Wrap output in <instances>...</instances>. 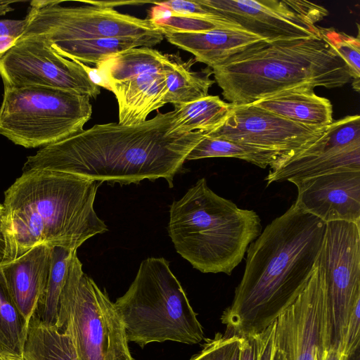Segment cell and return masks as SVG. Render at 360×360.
I'll use <instances>...</instances> for the list:
<instances>
[{
    "label": "cell",
    "mask_w": 360,
    "mask_h": 360,
    "mask_svg": "<svg viewBox=\"0 0 360 360\" xmlns=\"http://www.w3.org/2000/svg\"><path fill=\"white\" fill-rule=\"evenodd\" d=\"M0 360H5L0 356Z\"/></svg>",
    "instance_id": "obj_41"
},
{
    "label": "cell",
    "mask_w": 360,
    "mask_h": 360,
    "mask_svg": "<svg viewBox=\"0 0 360 360\" xmlns=\"http://www.w3.org/2000/svg\"><path fill=\"white\" fill-rule=\"evenodd\" d=\"M360 343V302H358L347 322L340 352L352 359L359 349Z\"/></svg>",
    "instance_id": "obj_31"
},
{
    "label": "cell",
    "mask_w": 360,
    "mask_h": 360,
    "mask_svg": "<svg viewBox=\"0 0 360 360\" xmlns=\"http://www.w3.org/2000/svg\"><path fill=\"white\" fill-rule=\"evenodd\" d=\"M316 264L326 284L330 348L340 351L349 316L360 302V224L326 223Z\"/></svg>",
    "instance_id": "obj_10"
},
{
    "label": "cell",
    "mask_w": 360,
    "mask_h": 360,
    "mask_svg": "<svg viewBox=\"0 0 360 360\" xmlns=\"http://www.w3.org/2000/svg\"><path fill=\"white\" fill-rule=\"evenodd\" d=\"M274 360H278V356L276 355V356H275Z\"/></svg>",
    "instance_id": "obj_40"
},
{
    "label": "cell",
    "mask_w": 360,
    "mask_h": 360,
    "mask_svg": "<svg viewBox=\"0 0 360 360\" xmlns=\"http://www.w3.org/2000/svg\"><path fill=\"white\" fill-rule=\"evenodd\" d=\"M164 75L167 86V103L174 105L187 103L208 95V91L215 82L210 79L212 70L207 68L193 71L194 58L184 60L177 54L165 53Z\"/></svg>",
    "instance_id": "obj_21"
},
{
    "label": "cell",
    "mask_w": 360,
    "mask_h": 360,
    "mask_svg": "<svg viewBox=\"0 0 360 360\" xmlns=\"http://www.w3.org/2000/svg\"><path fill=\"white\" fill-rule=\"evenodd\" d=\"M297 189L295 203L325 223L360 224V171L347 170L291 180Z\"/></svg>",
    "instance_id": "obj_16"
},
{
    "label": "cell",
    "mask_w": 360,
    "mask_h": 360,
    "mask_svg": "<svg viewBox=\"0 0 360 360\" xmlns=\"http://www.w3.org/2000/svg\"><path fill=\"white\" fill-rule=\"evenodd\" d=\"M155 4L167 8L173 15L204 17L214 16L208 13L198 0H171L164 2H155Z\"/></svg>",
    "instance_id": "obj_33"
},
{
    "label": "cell",
    "mask_w": 360,
    "mask_h": 360,
    "mask_svg": "<svg viewBox=\"0 0 360 360\" xmlns=\"http://www.w3.org/2000/svg\"><path fill=\"white\" fill-rule=\"evenodd\" d=\"M62 1H32L18 39L34 38L49 45L103 37H136L160 43L164 35L150 19L121 13L111 6H63Z\"/></svg>",
    "instance_id": "obj_9"
},
{
    "label": "cell",
    "mask_w": 360,
    "mask_h": 360,
    "mask_svg": "<svg viewBox=\"0 0 360 360\" xmlns=\"http://www.w3.org/2000/svg\"><path fill=\"white\" fill-rule=\"evenodd\" d=\"M75 251L62 247L52 248L45 295L41 304L35 312L39 319L49 326H55L56 323L60 295Z\"/></svg>",
    "instance_id": "obj_27"
},
{
    "label": "cell",
    "mask_w": 360,
    "mask_h": 360,
    "mask_svg": "<svg viewBox=\"0 0 360 360\" xmlns=\"http://www.w3.org/2000/svg\"><path fill=\"white\" fill-rule=\"evenodd\" d=\"M276 321L259 333L250 336L255 345V360H274Z\"/></svg>",
    "instance_id": "obj_32"
},
{
    "label": "cell",
    "mask_w": 360,
    "mask_h": 360,
    "mask_svg": "<svg viewBox=\"0 0 360 360\" xmlns=\"http://www.w3.org/2000/svg\"><path fill=\"white\" fill-rule=\"evenodd\" d=\"M91 114L90 98L74 91L4 87L0 134L25 148H42L84 129Z\"/></svg>",
    "instance_id": "obj_8"
},
{
    "label": "cell",
    "mask_w": 360,
    "mask_h": 360,
    "mask_svg": "<svg viewBox=\"0 0 360 360\" xmlns=\"http://www.w3.org/2000/svg\"><path fill=\"white\" fill-rule=\"evenodd\" d=\"M23 20H0V37H12L18 39L25 26Z\"/></svg>",
    "instance_id": "obj_34"
},
{
    "label": "cell",
    "mask_w": 360,
    "mask_h": 360,
    "mask_svg": "<svg viewBox=\"0 0 360 360\" xmlns=\"http://www.w3.org/2000/svg\"><path fill=\"white\" fill-rule=\"evenodd\" d=\"M99 183L51 170L22 172L4 193L3 262L40 245L77 250L107 231L94 210Z\"/></svg>",
    "instance_id": "obj_3"
},
{
    "label": "cell",
    "mask_w": 360,
    "mask_h": 360,
    "mask_svg": "<svg viewBox=\"0 0 360 360\" xmlns=\"http://www.w3.org/2000/svg\"><path fill=\"white\" fill-rule=\"evenodd\" d=\"M17 39L12 37H0V59L15 44Z\"/></svg>",
    "instance_id": "obj_38"
},
{
    "label": "cell",
    "mask_w": 360,
    "mask_h": 360,
    "mask_svg": "<svg viewBox=\"0 0 360 360\" xmlns=\"http://www.w3.org/2000/svg\"><path fill=\"white\" fill-rule=\"evenodd\" d=\"M325 229L295 202L266 226L249 245L243 276L221 316L226 333H259L295 302L316 268Z\"/></svg>",
    "instance_id": "obj_2"
},
{
    "label": "cell",
    "mask_w": 360,
    "mask_h": 360,
    "mask_svg": "<svg viewBox=\"0 0 360 360\" xmlns=\"http://www.w3.org/2000/svg\"><path fill=\"white\" fill-rule=\"evenodd\" d=\"M205 340L201 351L190 360H238L239 336L225 332Z\"/></svg>",
    "instance_id": "obj_30"
},
{
    "label": "cell",
    "mask_w": 360,
    "mask_h": 360,
    "mask_svg": "<svg viewBox=\"0 0 360 360\" xmlns=\"http://www.w3.org/2000/svg\"><path fill=\"white\" fill-rule=\"evenodd\" d=\"M360 171V117L348 115L333 121L300 149L270 167L266 186L274 182L347 171Z\"/></svg>",
    "instance_id": "obj_12"
},
{
    "label": "cell",
    "mask_w": 360,
    "mask_h": 360,
    "mask_svg": "<svg viewBox=\"0 0 360 360\" xmlns=\"http://www.w3.org/2000/svg\"><path fill=\"white\" fill-rule=\"evenodd\" d=\"M212 70L232 105L252 104L292 89L341 87L352 80L345 61L321 35L264 41Z\"/></svg>",
    "instance_id": "obj_4"
},
{
    "label": "cell",
    "mask_w": 360,
    "mask_h": 360,
    "mask_svg": "<svg viewBox=\"0 0 360 360\" xmlns=\"http://www.w3.org/2000/svg\"><path fill=\"white\" fill-rule=\"evenodd\" d=\"M231 105V103L222 101L218 96L211 95L193 102L174 105L176 120L171 133L210 131L227 117Z\"/></svg>",
    "instance_id": "obj_23"
},
{
    "label": "cell",
    "mask_w": 360,
    "mask_h": 360,
    "mask_svg": "<svg viewBox=\"0 0 360 360\" xmlns=\"http://www.w3.org/2000/svg\"><path fill=\"white\" fill-rule=\"evenodd\" d=\"M158 44L159 42L155 40L143 38L103 37L49 45L66 58L86 65H96L119 52L137 47H152Z\"/></svg>",
    "instance_id": "obj_22"
},
{
    "label": "cell",
    "mask_w": 360,
    "mask_h": 360,
    "mask_svg": "<svg viewBox=\"0 0 360 360\" xmlns=\"http://www.w3.org/2000/svg\"><path fill=\"white\" fill-rule=\"evenodd\" d=\"M29 323L11 296L0 272V356L5 360H23Z\"/></svg>",
    "instance_id": "obj_25"
},
{
    "label": "cell",
    "mask_w": 360,
    "mask_h": 360,
    "mask_svg": "<svg viewBox=\"0 0 360 360\" xmlns=\"http://www.w3.org/2000/svg\"><path fill=\"white\" fill-rule=\"evenodd\" d=\"M165 59V53L151 47L142 46L114 54L96 67L109 83L145 72H163Z\"/></svg>",
    "instance_id": "obj_24"
},
{
    "label": "cell",
    "mask_w": 360,
    "mask_h": 360,
    "mask_svg": "<svg viewBox=\"0 0 360 360\" xmlns=\"http://www.w3.org/2000/svg\"><path fill=\"white\" fill-rule=\"evenodd\" d=\"M114 303L128 342L142 348L167 340L193 345L204 338L197 314L163 257L143 260L127 292Z\"/></svg>",
    "instance_id": "obj_6"
},
{
    "label": "cell",
    "mask_w": 360,
    "mask_h": 360,
    "mask_svg": "<svg viewBox=\"0 0 360 360\" xmlns=\"http://www.w3.org/2000/svg\"><path fill=\"white\" fill-rule=\"evenodd\" d=\"M208 158H234L250 162L261 168L271 167L279 158L272 150L230 140L205 136L191 150L186 160Z\"/></svg>",
    "instance_id": "obj_26"
},
{
    "label": "cell",
    "mask_w": 360,
    "mask_h": 360,
    "mask_svg": "<svg viewBox=\"0 0 360 360\" xmlns=\"http://www.w3.org/2000/svg\"><path fill=\"white\" fill-rule=\"evenodd\" d=\"M175 120L172 110L134 125L95 124L41 148L27 158L22 170H51L121 184L162 178L172 187L187 155L204 136L199 131L171 133Z\"/></svg>",
    "instance_id": "obj_1"
},
{
    "label": "cell",
    "mask_w": 360,
    "mask_h": 360,
    "mask_svg": "<svg viewBox=\"0 0 360 360\" xmlns=\"http://www.w3.org/2000/svg\"><path fill=\"white\" fill-rule=\"evenodd\" d=\"M321 360H351L340 351L329 348L324 351Z\"/></svg>",
    "instance_id": "obj_37"
},
{
    "label": "cell",
    "mask_w": 360,
    "mask_h": 360,
    "mask_svg": "<svg viewBox=\"0 0 360 360\" xmlns=\"http://www.w3.org/2000/svg\"><path fill=\"white\" fill-rule=\"evenodd\" d=\"M108 84L117 101L120 124L143 122L150 112L167 104L164 72H145Z\"/></svg>",
    "instance_id": "obj_19"
},
{
    "label": "cell",
    "mask_w": 360,
    "mask_h": 360,
    "mask_svg": "<svg viewBox=\"0 0 360 360\" xmlns=\"http://www.w3.org/2000/svg\"><path fill=\"white\" fill-rule=\"evenodd\" d=\"M330 343L326 284L316 264L303 290L276 321V355L278 360H321Z\"/></svg>",
    "instance_id": "obj_13"
},
{
    "label": "cell",
    "mask_w": 360,
    "mask_h": 360,
    "mask_svg": "<svg viewBox=\"0 0 360 360\" xmlns=\"http://www.w3.org/2000/svg\"><path fill=\"white\" fill-rule=\"evenodd\" d=\"M255 345L251 337H240L238 360H255Z\"/></svg>",
    "instance_id": "obj_35"
},
{
    "label": "cell",
    "mask_w": 360,
    "mask_h": 360,
    "mask_svg": "<svg viewBox=\"0 0 360 360\" xmlns=\"http://www.w3.org/2000/svg\"><path fill=\"white\" fill-rule=\"evenodd\" d=\"M167 231L177 253L193 267L231 275L262 224L255 211L219 196L201 178L170 205Z\"/></svg>",
    "instance_id": "obj_5"
},
{
    "label": "cell",
    "mask_w": 360,
    "mask_h": 360,
    "mask_svg": "<svg viewBox=\"0 0 360 360\" xmlns=\"http://www.w3.org/2000/svg\"><path fill=\"white\" fill-rule=\"evenodd\" d=\"M163 32H202L217 29H240L238 25L218 16L178 15L155 22Z\"/></svg>",
    "instance_id": "obj_29"
},
{
    "label": "cell",
    "mask_w": 360,
    "mask_h": 360,
    "mask_svg": "<svg viewBox=\"0 0 360 360\" xmlns=\"http://www.w3.org/2000/svg\"><path fill=\"white\" fill-rule=\"evenodd\" d=\"M4 207L0 204V264L3 262L6 253V239L3 229Z\"/></svg>",
    "instance_id": "obj_36"
},
{
    "label": "cell",
    "mask_w": 360,
    "mask_h": 360,
    "mask_svg": "<svg viewBox=\"0 0 360 360\" xmlns=\"http://www.w3.org/2000/svg\"><path fill=\"white\" fill-rule=\"evenodd\" d=\"M52 248L40 245L0 264V272L14 302L29 323L41 304L51 266Z\"/></svg>",
    "instance_id": "obj_17"
},
{
    "label": "cell",
    "mask_w": 360,
    "mask_h": 360,
    "mask_svg": "<svg viewBox=\"0 0 360 360\" xmlns=\"http://www.w3.org/2000/svg\"><path fill=\"white\" fill-rule=\"evenodd\" d=\"M19 1H0V16L4 15L8 12L14 10L11 6L12 4L17 3Z\"/></svg>",
    "instance_id": "obj_39"
},
{
    "label": "cell",
    "mask_w": 360,
    "mask_h": 360,
    "mask_svg": "<svg viewBox=\"0 0 360 360\" xmlns=\"http://www.w3.org/2000/svg\"><path fill=\"white\" fill-rule=\"evenodd\" d=\"M356 37L336 31L333 27H321L319 34L347 65L352 78L353 89L359 91L360 87V38L359 26Z\"/></svg>",
    "instance_id": "obj_28"
},
{
    "label": "cell",
    "mask_w": 360,
    "mask_h": 360,
    "mask_svg": "<svg viewBox=\"0 0 360 360\" xmlns=\"http://www.w3.org/2000/svg\"><path fill=\"white\" fill-rule=\"evenodd\" d=\"M327 126L303 125L253 104L232 105L224 122L204 134L272 150L281 158L300 149Z\"/></svg>",
    "instance_id": "obj_15"
},
{
    "label": "cell",
    "mask_w": 360,
    "mask_h": 360,
    "mask_svg": "<svg viewBox=\"0 0 360 360\" xmlns=\"http://www.w3.org/2000/svg\"><path fill=\"white\" fill-rule=\"evenodd\" d=\"M55 326L66 333L76 360H134L122 319L105 290L72 255Z\"/></svg>",
    "instance_id": "obj_7"
},
{
    "label": "cell",
    "mask_w": 360,
    "mask_h": 360,
    "mask_svg": "<svg viewBox=\"0 0 360 360\" xmlns=\"http://www.w3.org/2000/svg\"><path fill=\"white\" fill-rule=\"evenodd\" d=\"M172 44L192 53L195 62L212 69L250 46L266 41L240 29H217L202 32H163Z\"/></svg>",
    "instance_id": "obj_18"
},
{
    "label": "cell",
    "mask_w": 360,
    "mask_h": 360,
    "mask_svg": "<svg viewBox=\"0 0 360 360\" xmlns=\"http://www.w3.org/2000/svg\"><path fill=\"white\" fill-rule=\"evenodd\" d=\"M0 77L4 87H51L94 98L101 93L80 62L59 55L46 42L34 38L18 39L2 56Z\"/></svg>",
    "instance_id": "obj_14"
},
{
    "label": "cell",
    "mask_w": 360,
    "mask_h": 360,
    "mask_svg": "<svg viewBox=\"0 0 360 360\" xmlns=\"http://www.w3.org/2000/svg\"><path fill=\"white\" fill-rule=\"evenodd\" d=\"M252 104L306 126L325 127L334 121L330 101L317 96L311 89L282 91Z\"/></svg>",
    "instance_id": "obj_20"
},
{
    "label": "cell",
    "mask_w": 360,
    "mask_h": 360,
    "mask_svg": "<svg viewBox=\"0 0 360 360\" xmlns=\"http://www.w3.org/2000/svg\"><path fill=\"white\" fill-rule=\"evenodd\" d=\"M211 15L268 41L320 36L316 23L328 15L304 0H198Z\"/></svg>",
    "instance_id": "obj_11"
}]
</instances>
